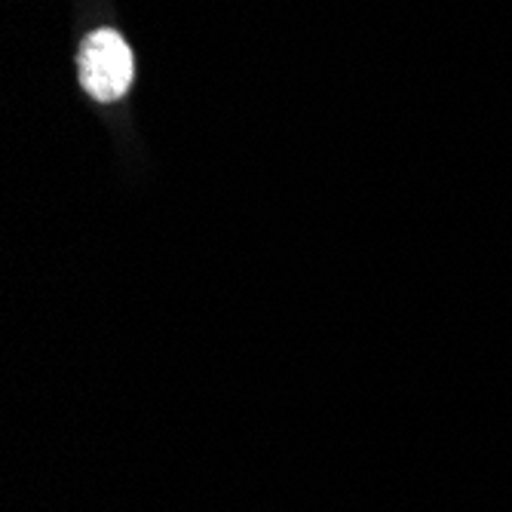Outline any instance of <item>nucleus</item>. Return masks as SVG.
Segmentation results:
<instances>
[{
	"label": "nucleus",
	"mask_w": 512,
	"mask_h": 512,
	"mask_svg": "<svg viewBox=\"0 0 512 512\" xmlns=\"http://www.w3.org/2000/svg\"><path fill=\"white\" fill-rule=\"evenodd\" d=\"M80 83L96 102H117L132 83V53L117 31H96L80 46Z\"/></svg>",
	"instance_id": "obj_1"
}]
</instances>
